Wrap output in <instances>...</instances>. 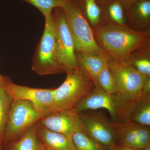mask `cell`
Returning <instances> with one entry per match:
<instances>
[{"label": "cell", "instance_id": "cell-7", "mask_svg": "<svg viewBox=\"0 0 150 150\" xmlns=\"http://www.w3.org/2000/svg\"><path fill=\"white\" fill-rule=\"evenodd\" d=\"M107 64L115 80L118 93L130 103H136L141 99L143 96L144 76L126 63L107 61Z\"/></svg>", "mask_w": 150, "mask_h": 150}, {"label": "cell", "instance_id": "cell-3", "mask_svg": "<svg viewBox=\"0 0 150 150\" xmlns=\"http://www.w3.org/2000/svg\"><path fill=\"white\" fill-rule=\"evenodd\" d=\"M135 103L126 101L118 93L111 94L95 87L73 108L78 113L104 109L109 112L112 122L121 123L129 122L130 113Z\"/></svg>", "mask_w": 150, "mask_h": 150}, {"label": "cell", "instance_id": "cell-20", "mask_svg": "<svg viewBox=\"0 0 150 150\" xmlns=\"http://www.w3.org/2000/svg\"><path fill=\"white\" fill-rule=\"evenodd\" d=\"M129 122L150 127V96H143L135 103Z\"/></svg>", "mask_w": 150, "mask_h": 150}, {"label": "cell", "instance_id": "cell-5", "mask_svg": "<svg viewBox=\"0 0 150 150\" xmlns=\"http://www.w3.org/2000/svg\"><path fill=\"white\" fill-rule=\"evenodd\" d=\"M45 115L38 111L30 101L13 100L4 133L2 150H7L30 126Z\"/></svg>", "mask_w": 150, "mask_h": 150}, {"label": "cell", "instance_id": "cell-6", "mask_svg": "<svg viewBox=\"0 0 150 150\" xmlns=\"http://www.w3.org/2000/svg\"><path fill=\"white\" fill-rule=\"evenodd\" d=\"M73 37L75 52H85L105 57L95 38L93 30L75 0H67L62 8Z\"/></svg>", "mask_w": 150, "mask_h": 150}, {"label": "cell", "instance_id": "cell-16", "mask_svg": "<svg viewBox=\"0 0 150 150\" xmlns=\"http://www.w3.org/2000/svg\"><path fill=\"white\" fill-rule=\"evenodd\" d=\"M99 4L102 10L103 23H108L121 26L128 25L125 9L118 0H107Z\"/></svg>", "mask_w": 150, "mask_h": 150}, {"label": "cell", "instance_id": "cell-25", "mask_svg": "<svg viewBox=\"0 0 150 150\" xmlns=\"http://www.w3.org/2000/svg\"><path fill=\"white\" fill-rule=\"evenodd\" d=\"M123 6L125 11L129 9L133 4L140 0H118Z\"/></svg>", "mask_w": 150, "mask_h": 150}, {"label": "cell", "instance_id": "cell-19", "mask_svg": "<svg viewBox=\"0 0 150 150\" xmlns=\"http://www.w3.org/2000/svg\"><path fill=\"white\" fill-rule=\"evenodd\" d=\"M36 123L30 126L18 140L9 147L7 150H40L44 146L38 136Z\"/></svg>", "mask_w": 150, "mask_h": 150}, {"label": "cell", "instance_id": "cell-18", "mask_svg": "<svg viewBox=\"0 0 150 150\" xmlns=\"http://www.w3.org/2000/svg\"><path fill=\"white\" fill-rule=\"evenodd\" d=\"M125 63L130 65L144 78H150V46L132 53Z\"/></svg>", "mask_w": 150, "mask_h": 150}, {"label": "cell", "instance_id": "cell-14", "mask_svg": "<svg viewBox=\"0 0 150 150\" xmlns=\"http://www.w3.org/2000/svg\"><path fill=\"white\" fill-rule=\"evenodd\" d=\"M38 138L45 146L56 150H75L71 139L58 132L51 131L36 123Z\"/></svg>", "mask_w": 150, "mask_h": 150}, {"label": "cell", "instance_id": "cell-11", "mask_svg": "<svg viewBox=\"0 0 150 150\" xmlns=\"http://www.w3.org/2000/svg\"><path fill=\"white\" fill-rule=\"evenodd\" d=\"M5 88L13 100H28L40 112L46 115L49 113L54 101V89L33 88L16 84L11 81Z\"/></svg>", "mask_w": 150, "mask_h": 150}, {"label": "cell", "instance_id": "cell-10", "mask_svg": "<svg viewBox=\"0 0 150 150\" xmlns=\"http://www.w3.org/2000/svg\"><path fill=\"white\" fill-rule=\"evenodd\" d=\"M38 123L71 139L73 134L76 132L85 131L79 113L74 108L51 112L40 118Z\"/></svg>", "mask_w": 150, "mask_h": 150}, {"label": "cell", "instance_id": "cell-12", "mask_svg": "<svg viewBox=\"0 0 150 150\" xmlns=\"http://www.w3.org/2000/svg\"><path fill=\"white\" fill-rule=\"evenodd\" d=\"M113 124L116 146L141 150L150 146V127L131 122Z\"/></svg>", "mask_w": 150, "mask_h": 150}, {"label": "cell", "instance_id": "cell-27", "mask_svg": "<svg viewBox=\"0 0 150 150\" xmlns=\"http://www.w3.org/2000/svg\"><path fill=\"white\" fill-rule=\"evenodd\" d=\"M114 150H141L136 149L124 146H116Z\"/></svg>", "mask_w": 150, "mask_h": 150}, {"label": "cell", "instance_id": "cell-29", "mask_svg": "<svg viewBox=\"0 0 150 150\" xmlns=\"http://www.w3.org/2000/svg\"><path fill=\"white\" fill-rule=\"evenodd\" d=\"M142 150H150V146H149L145 148L144 149Z\"/></svg>", "mask_w": 150, "mask_h": 150}, {"label": "cell", "instance_id": "cell-23", "mask_svg": "<svg viewBox=\"0 0 150 150\" xmlns=\"http://www.w3.org/2000/svg\"><path fill=\"white\" fill-rule=\"evenodd\" d=\"M72 141L75 150H104L84 131L73 134Z\"/></svg>", "mask_w": 150, "mask_h": 150}, {"label": "cell", "instance_id": "cell-26", "mask_svg": "<svg viewBox=\"0 0 150 150\" xmlns=\"http://www.w3.org/2000/svg\"><path fill=\"white\" fill-rule=\"evenodd\" d=\"M11 80L8 76H6L0 74V86L4 87L6 84L10 81Z\"/></svg>", "mask_w": 150, "mask_h": 150}, {"label": "cell", "instance_id": "cell-15", "mask_svg": "<svg viewBox=\"0 0 150 150\" xmlns=\"http://www.w3.org/2000/svg\"><path fill=\"white\" fill-rule=\"evenodd\" d=\"M78 65L91 78L96 86L98 77L106 61L100 55L85 52H75Z\"/></svg>", "mask_w": 150, "mask_h": 150}, {"label": "cell", "instance_id": "cell-4", "mask_svg": "<svg viewBox=\"0 0 150 150\" xmlns=\"http://www.w3.org/2000/svg\"><path fill=\"white\" fill-rule=\"evenodd\" d=\"M43 35L35 49L31 69L40 75L65 73L59 61L52 14L45 18Z\"/></svg>", "mask_w": 150, "mask_h": 150}, {"label": "cell", "instance_id": "cell-24", "mask_svg": "<svg viewBox=\"0 0 150 150\" xmlns=\"http://www.w3.org/2000/svg\"><path fill=\"white\" fill-rule=\"evenodd\" d=\"M34 6L43 14L44 18L51 16L56 8H62L67 0H21Z\"/></svg>", "mask_w": 150, "mask_h": 150}, {"label": "cell", "instance_id": "cell-22", "mask_svg": "<svg viewBox=\"0 0 150 150\" xmlns=\"http://www.w3.org/2000/svg\"><path fill=\"white\" fill-rule=\"evenodd\" d=\"M96 87H98L111 94L118 93L115 80L108 67L106 59L104 66L98 75Z\"/></svg>", "mask_w": 150, "mask_h": 150}, {"label": "cell", "instance_id": "cell-17", "mask_svg": "<svg viewBox=\"0 0 150 150\" xmlns=\"http://www.w3.org/2000/svg\"><path fill=\"white\" fill-rule=\"evenodd\" d=\"M93 30L99 27L103 23L102 10L98 0H75Z\"/></svg>", "mask_w": 150, "mask_h": 150}, {"label": "cell", "instance_id": "cell-8", "mask_svg": "<svg viewBox=\"0 0 150 150\" xmlns=\"http://www.w3.org/2000/svg\"><path fill=\"white\" fill-rule=\"evenodd\" d=\"M52 17L59 61L66 73L78 66L74 40L62 8H54L52 11Z\"/></svg>", "mask_w": 150, "mask_h": 150}, {"label": "cell", "instance_id": "cell-21", "mask_svg": "<svg viewBox=\"0 0 150 150\" xmlns=\"http://www.w3.org/2000/svg\"><path fill=\"white\" fill-rule=\"evenodd\" d=\"M13 100L5 88L0 86V150H2L4 133Z\"/></svg>", "mask_w": 150, "mask_h": 150}, {"label": "cell", "instance_id": "cell-28", "mask_svg": "<svg viewBox=\"0 0 150 150\" xmlns=\"http://www.w3.org/2000/svg\"><path fill=\"white\" fill-rule=\"evenodd\" d=\"M40 150H56L54 149H52V148L48 147L43 146V147L41 148Z\"/></svg>", "mask_w": 150, "mask_h": 150}, {"label": "cell", "instance_id": "cell-9", "mask_svg": "<svg viewBox=\"0 0 150 150\" xmlns=\"http://www.w3.org/2000/svg\"><path fill=\"white\" fill-rule=\"evenodd\" d=\"M79 113L86 134L104 150H114L116 146V135L113 123L102 114L95 111Z\"/></svg>", "mask_w": 150, "mask_h": 150}, {"label": "cell", "instance_id": "cell-2", "mask_svg": "<svg viewBox=\"0 0 150 150\" xmlns=\"http://www.w3.org/2000/svg\"><path fill=\"white\" fill-rule=\"evenodd\" d=\"M66 73L64 81L58 88H54V101L49 113L73 108L96 87L93 81L79 66Z\"/></svg>", "mask_w": 150, "mask_h": 150}, {"label": "cell", "instance_id": "cell-1", "mask_svg": "<svg viewBox=\"0 0 150 150\" xmlns=\"http://www.w3.org/2000/svg\"><path fill=\"white\" fill-rule=\"evenodd\" d=\"M93 31L97 43L110 62L125 63L134 51L150 46V31L140 32L128 25L108 23Z\"/></svg>", "mask_w": 150, "mask_h": 150}, {"label": "cell", "instance_id": "cell-30", "mask_svg": "<svg viewBox=\"0 0 150 150\" xmlns=\"http://www.w3.org/2000/svg\"><path fill=\"white\" fill-rule=\"evenodd\" d=\"M107 1V0H98V4L99 3L103 2L105 1Z\"/></svg>", "mask_w": 150, "mask_h": 150}, {"label": "cell", "instance_id": "cell-13", "mask_svg": "<svg viewBox=\"0 0 150 150\" xmlns=\"http://www.w3.org/2000/svg\"><path fill=\"white\" fill-rule=\"evenodd\" d=\"M127 25L140 32L150 31V0H140L125 11Z\"/></svg>", "mask_w": 150, "mask_h": 150}]
</instances>
